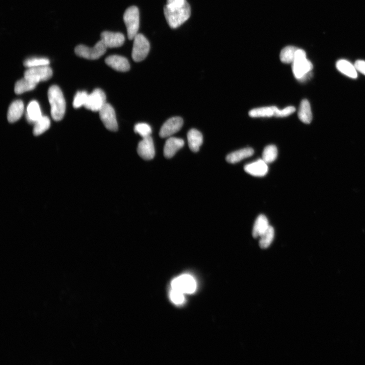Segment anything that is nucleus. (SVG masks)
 <instances>
[{
  "label": "nucleus",
  "mask_w": 365,
  "mask_h": 365,
  "mask_svg": "<svg viewBox=\"0 0 365 365\" xmlns=\"http://www.w3.org/2000/svg\"><path fill=\"white\" fill-rule=\"evenodd\" d=\"M53 73L51 68L48 66L28 68L24 72V77L38 84L41 81H45L51 79Z\"/></svg>",
  "instance_id": "nucleus-7"
},
{
  "label": "nucleus",
  "mask_w": 365,
  "mask_h": 365,
  "mask_svg": "<svg viewBox=\"0 0 365 365\" xmlns=\"http://www.w3.org/2000/svg\"><path fill=\"white\" fill-rule=\"evenodd\" d=\"M101 40L107 48H116L123 46L125 41V36L120 33L105 31L101 35Z\"/></svg>",
  "instance_id": "nucleus-13"
},
{
  "label": "nucleus",
  "mask_w": 365,
  "mask_h": 365,
  "mask_svg": "<svg viewBox=\"0 0 365 365\" xmlns=\"http://www.w3.org/2000/svg\"><path fill=\"white\" fill-rule=\"evenodd\" d=\"M274 116L277 117H285L294 113L296 109L293 106H289L284 109L280 110L276 106H274Z\"/></svg>",
  "instance_id": "nucleus-33"
},
{
  "label": "nucleus",
  "mask_w": 365,
  "mask_h": 365,
  "mask_svg": "<svg viewBox=\"0 0 365 365\" xmlns=\"http://www.w3.org/2000/svg\"><path fill=\"white\" fill-rule=\"evenodd\" d=\"M254 153L251 148L242 149L228 154L226 157V161L230 163H235L245 158L251 157Z\"/></svg>",
  "instance_id": "nucleus-22"
},
{
  "label": "nucleus",
  "mask_w": 365,
  "mask_h": 365,
  "mask_svg": "<svg viewBox=\"0 0 365 365\" xmlns=\"http://www.w3.org/2000/svg\"><path fill=\"white\" fill-rule=\"evenodd\" d=\"M275 236V230L270 226L260 237L259 245L262 249L269 248L272 244Z\"/></svg>",
  "instance_id": "nucleus-27"
},
{
  "label": "nucleus",
  "mask_w": 365,
  "mask_h": 365,
  "mask_svg": "<svg viewBox=\"0 0 365 365\" xmlns=\"http://www.w3.org/2000/svg\"><path fill=\"white\" fill-rule=\"evenodd\" d=\"M164 14L168 25L172 29H176L186 21L191 15V8L187 1L182 5L164 7Z\"/></svg>",
  "instance_id": "nucleus-1"
},
{
  "label": "nucleus",
  "mask_w": 365,
  "mask_h": 365,
  "mask_svg": "<svg viewBox=\"0 0 365 365\" xmlns=\"http://www.w3.org/2000/svg\"><path fill=\"white\" fill-rule=\"evenodd\" d=\"M278 149L275 145H269L264 148L262 153V159L266 163L274 162L278 156Z\"/></svg>",
  "instance_id": "nucleus-29"
},
{
  "label": "nucleus",
  "mask_w": 365,
  "mask_h": 365,
  "mask_svg": "<svg viewBox=\"0 0 365 365\" xmlns=\"http://www.w3.org/2000/svg\"><path fill=\"white\" fill-rule=\"evenodd\" d=\"M244 169L249 174L258 177L265 176L269 171L267 163L262 159L246 165Z\"/></svg>",
  "instance_id": "nucleus-14"
},
{
  "label": "nucleus",
  "mask_w": 365,
  "mask_h": 365,
  "mask_svg": "<svg viewBox=\"0 0 365 365\" xmlns=\"http://www.w3.org/2000/svg\"><path fill=\"white\" fill-rule=\"evenodd\" d=\"M42 116L39 103L36 101L31 102L27 109L26 118L29 123L35 124Z\"/></svg>",
  "instance_id": "nucleus-21"
},
{
  "label": "nucleus",
  "mask_w": 365,
  "mask_h": 365,
  "mask_svg": "<svg viewBox=\"0 0 365 365\" xmlns=\"http://www.w3.org/2000/svg\"><path fill=\"white\" fill-rule=\"evenodd\" d=\"M48 97L51 107V115L56 121L63 119L66 112V102L60 88L57 85L48 90Z\"/></svg>",
  "instance_id": "nucleus-3"
},
{
  "label": "nucleus",
  "mask_w": 365,
  "mask_h": 365,
  "mask_svg": "<svg viewBox=\"0 0 365 365\" xmlns=\"http://www.w3.org/2000/svg\"><path fill=\"white\" fill-rule=\"evenodd\" d=\"M355 66L358 71L362 73V74L365 75V61L362 60H358L356 62Z\"/></svg>",
  "instance_id": "nucleus-35"
},
{
  "label": "nucleus",
  "mask_w": 365,
  "mask_h": 365,
  "mask_svg": "<svg viewBox=\"0 0 365 365\" xmlns=\"http://www.w3.org/2000/svg\"><path fill=\"white\" fill-rule=\"evenodd\" d=\"M124 20L127 29L128 36L130 40H134L138 34L140 15L138 8L132 6L128 8L124 15Z\"/></svg>",
  "instance_id": "nucleus-5"
},
{
  "label": "nucleus",
  "mask_w": 365,
  "mask_h": 365,
  "mask_svg": "<svg viewBox=\"0 0 365 365\" xmlns=\"http://www.w3.org/2000/svg\"><path fill=\"white\" fill-rule=\"evenodd\" d=\"M88 94L85 91H78L76 94L74 101H73V107L75 108H79L85 106L88 96Z\"/></svg>",
  "instance_id": "nucleus-31"
},
{
  "label": "nucleus",
  "mask_w": 365,
  "mask_h": 365,
  "mask_svg": "<svg viewBox=\"0 0 365 365\" xmlns=\"http://www.w3.org/2000/svg\"><path fill=\"white\" fill-rule=\"evenodd\" d=\"M50 61L45 58H32L24 61V66L28 68H35L41 66H48Z\"/></svg>",
  "instance_id": "nucleus-30"
},
{
  "label": "nucleus",
  "mask_w": 365,
  "mask_h": 365,
  "mask_svg": "<svg viewBox=\"0 0 365 365\" xmlns=\"http://www.w3.org/2000/svg\"><path fill=\"white\" fill-rule=\"evenodd\" d=\"M189 147L194 152L199 151L203 143V137L202 133L196 129L190 130L187 135Z\"/></svg>",
  "instance_id": "nucleus-17"
},
{
  "label": "nucleus",
  "mask_w": 365,
  "mask_h": 365,
  "mask_svg": "<svg viewBox=\"0 0 365 365\" xmlns=\"http://www.w3.org/2000/svg\"><path fill=\"white\" fill-rule=\"evenodd\" d=\"M298 115L299 119L304 124H309L311 123L312 114L310 105L308 100L305 99L301 101Z\"/></svg>",
  "instance_id": "nucleus-23"
},
{
  "label": "nucleus",
  "mask_w": 365,
  "mask_h": 365,
  "mask_svg": "<svg viewBox=\"0 0 365 365\" xmlns=\"http://www.w3.org/2000/svg\"><path fill=\"white\" fill-rule=\"evenodd\" d=\"M184 145L183 140L170 137L166 141L164 147V155L167 158H172Z\"/></svg>",
  "instance_id": "nucleus-15"
},
{
  "label": "nucleus",
  "mask_w": 365,
  "mask_h": 365,
  "mask_svg": "<svg viewBox=\"0 0 365 365\" xmlns=\"http://www.w3.org/2000/svg\"><path fill=\"white\" fill-rule=\"evenodd\" d=\"M24 112V105L20 100L13 102L10 106L8 113L7 119L9 123H14L18 121L22 116Z\"/></svg>",
  "instance_id": "nucleus-18"
},
{
  "label": "nucleus",
  "mask_w": 365,
  "mask_h": 365,
  "mask_svg": "<svg viewBox=\"0 0 365 365\" xmlns=\"http://www.w3.org/2000/svg\"><path fill=\"white\" fill-rule=\"evenodd\" d=\"M135 132L139 134L142 138L150 136L152 129L149 125L145 123H140L135 126Z\"/></svg>",
  "instance_id": "nucleus-32"
},
{
  "label": "nucleus",
  "mask_w": 365,
  "mask_h": 365,
  "mask_svg": "<svg viewBox=\"0 0 365 365\" xmlns=\"http://www.w3.org/2000/svg\"><path fill=\"white\" fill-rule=\"evenodd\" d=\"M105 63L114 70L119 72H127L130 69L128 60L123 57L117 55L108 57L105 60Z\"/></svg>",
  "instance_id": "nucleus-16"
},
{
  "label": "nucleus",
  "mask_w": 365,
  "mask_h": 365,
  "mask_svg": "<svg viewBox=\"0 0 365 365\" xmlns=\"http://www.w3.org/2000/svg\"><path fill=\"white\" fill-rule=\"evenodd\" d=\"M100 117L105 128L109 131L116 132L118 130V124L114 108L106 103L99 111Z\"/></svg>",
  "instance_id": "nucleus-10"
},
{
  "label": "nucleus",
  "mask_w": 365,
  "mask_h": 365,
  "mask_svg": "<svg viewBox=\"0 0 365 365\" xmlns=\"http://www.w3.org/2000/svg\"><path fill=\"white\" fill-rule=\"evenodd\" d=\"M137 151L139 156L145 160H149L154 158L155 152L151 136L143 138L138 144Z\"/></svg>",
  "instance_id": "nucleus-12"
},
{
  "label": "nucleus",
  "mask_w": 365,
  "mask_h": 365,
  "mask_svg": "<svg viewBox=\"0 0 365 365\" xmlns=\"http://www.w3.org/2000/svg\"><path fill=\"white\" fill-rule=\"evenodd\" d=\"M337 70L347 76L356 79L358 77V71L355 66L345 60H341L336 63Z\"/></svg>",
  "instance_id": "nucleus-19"
},
{
  "label": "nucleus",
  "mask_w": 365,
  "mask_h": 365,
  "mask_svg": "<svg viewBox=\"0 0 365 365\" xmlns=\"http://www.w3.org/2000/svg\"><path fill=\"white\" fill-rule=\"evenodd\" d=\"M170 297L171 300L176 304H182L184 301V293L174 289L170 292Z\"/></svg>",
  "instance_id": "nucleus-34"
},
{
  "label": "nucleus",
  "mask_w": 365,
  "mask_h": 365,
  "mask_svg": "<svg viewBox=\"0 0 365 365\" xmlns=\"http://www.w3.org/2000/svg\"><path fill=\"white\" fill-rule=\"evenodd\" d=\"M298 48L288 46L283 49L280 54V60L284 64H292L295 60V54Z\"/></svg>",
  "instance_id": "nucleus-25"
},
{
  "label": "nucleus",
  "mask_w": 365,
  "mask_h": 365,
  "mask_svg": "<svg viewBox=\"0 0 365 365\" xmlns=\"http://www.w3.org/2000/svg\"><path fill=\"white\" fill-rule=\"evenodd\" d=\"M108 48L101 40L93 47L79 45L75 48V53L78 56L87 60H94L99 59L106 52Z\"/></svg>",
  "instance_id": "nucleus-4"
},
{
  "label": "nucleus",
  "mask_w": 365,
  "mask_h": 365,
  "mask_svg": "<svg viewBox=\"0 0 365 365\" xmlns=\"http://www.w3.org/2000/svg\"><path fill=\"white\" fill-rule=\"evenodd\" d=\"M183 125V120L179 117L169 119L161 127L159 136L162 138H168L178 132Z\"/></svg>",
  "instance_id": "nucleus-11"
},
{
  "label": "nucleus",
  "mask_w": 365,
  "mask_h": 365,
  "mask_svg": "<svg viewBox=\"0 0 365 365\" xmlns=\"http://www.w3.org/2000/svg\"><path fill=\"white\" fill-rule=\"evenodd\" d=\"M186 0H167L166 5L170 7H174L183 4Z\"/></svg>",
  "instance_id": "nucleus-36"
},
{
  "label": "nucleus",
  "mask_w": 365,
  "mask_h": 365,
  "mask_svg": "<svg viewBox=\"0 0 365 365\" xmlns=\"http://www.w3.org/2000/svg\"><path fill=\"white\" fill-rule=\"evenodd\" d=\"M38 84L31 80L24 77L18 81L14 87V91L16 94H20L27 91L33 90Z\"/></svg>",
  "instance_id": "nucleus-24"
},
{
  "label": "nucleus",
  "mask_w": 365,
  "mask_h": 365,
  "mask_svg": "<svg viewBox=\"0 0 365 365\" xmlns=\"http://www.w3.org/2000/svg\"><path fill=\"white\" fill-rule=\"evenodd\" d=\"M106 104V96L101 89H95L88 95L85 108L93 112H99Z\"/></svg>",
  "instance_id": "nucleus-8"
},
{
  "label": "nucleus",
  "mask_w": 365,
  "mask_h": 365,
  "mask_svg": "<svg viewBox=\"0 0 365 365\" xmlns=\"http://www.w3.org/2000/svg\"><path fill=\"white\" fill-rule=\"evenodd\" d=\"M269 221L263 215H259L256 219L253 229V236L254 238L260 237L269 228Z\"/></svg>",
  "instance_id": "nucleus-20"
},
{
  "label": "nucleus",
  "mask_w": 365,
  "mask_h": 365,
  "mask_svg": "<svg viewBox=\"0 0 365 365\" xmlns=\"http://www.w3.org/2000/svg\"><path fill=\"white\" fill-rule=\"evenodd\" d=\"M274 106L258 108L251 110L249 115L251 117H271L274 116Z\"/></svg>",
  "instance_id": "nucleus-28"
},
{
  "label": "nucleus",
  "mask_w": 365,
  "mask_h": 365,
  "mask_svg": "<svg viewBox=\"0 0 365 365\" xmlns=\"http://www.w3.org/2000/svg\"><path fill=\"white\" fill-rule=\"evenodd\" d=\"M292 64L293 75L298 81L303 82L311 77L313 65L306 59V54L301 49L298 48L297 50L295 60Z\"/></svg>",
  "instance_id": "nucleus-2"
},
{
  "label": "nucleus",
  "mask_w": 365,
  "mask_h": 365,
  "mask_svg": "<svg viewBox=\"0 0 365 365\" xmlns=\"http://www.w3.org/2000/svg\"><path fill=\"white\" fill-rule=\"evenodd\" d=\"M51 127V120L47 116H42L34 124L33 134L38 136L45 132Z\"/></svg>",
  "instance_id": "nucleus-26"
},
{
  "label": "nucleus",
  "mask_w": 365,
  "mask_h": 365,
  "mask_svg": "<svg viewBox=\"0 0 365 365\" xmlns=\"http://www.w3.org/2000/svg\"><path fill=\"white\" fill-rule=\"evenodd\" d=\"M172 287L173 289L180 291L184 294H192L196 290L197 284L193 277L184 275L172 282Z\"/></svg>",
  "instance_id": "nucleus-9"
},
{
  "label": "nucleus",
  "mask_w": 365,
  "mask_h": 365,
  "mask_svg": "<svg viewBox=\"0 0 365 365\" xmlns=\"http://www.w3.org/2000/svg\"><path fill=\"white\" fill-rule=\"evenodd\" d=\"M150 51L148 40L141 34H138L134 39L132 58L136 62L144 60L147 57Z\"/></svg>",
  "instance_id": "nucleus-6"
}]
</instances>
